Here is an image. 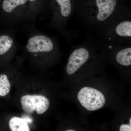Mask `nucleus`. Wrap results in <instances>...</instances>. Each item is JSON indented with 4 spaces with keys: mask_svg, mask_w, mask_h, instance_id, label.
I'll return each instance as SVG.
<instances>
[{
    "mask_svg": "<svg viewBox=\"0 0 131 131\" xmlns=\"http://www.w3.org/2000/svg\"><path fill=\"white\" fill-rule=\"evenodd\" d=\"M112 37L117 40H126L131 39V21L129 19H124L114 26L111 34Z\"/></svg>",
    "mask_w": 131,
    "mask_h": 131,
    "instance_id": "obj_8",
    "label": "nucleus"
},
{
    "mask_svg": "<svg viewBox=\"0 0 131 131\" xmlns=\"http://www.w3.org/2000/svg\"><path fill=\"white\" fill-rule=\"evenodd\" d=\"M38 0H28V1L30 2H34L37 1Z\"/></svg>",
    "mask_w": 131,
    "mask_h": 131,
    "instance_id": "obj_14",
    "label": "nucleus"
},
{
    "mask_svg": "<svg viewBox=\"0 0 131 131\" xmlns=\"http://www.w3.org/2000/svg\"><path fill=\"white\" fill-rule=\"evenodd\" d=\"M116 60L121 65L124 66L131 65V47L125 48L119 51L116 56Z\"/></svg>",
    "mask_w": 131,
    "mask_h": 131,
    "instance_id": "obj_10",
    "label": "nucleus"
},
{
    "mask_svg": "<svg viewBox=\"0 0 131 131\" xmlns=\"http://www.w3.org/2000/svg\"><path fill=\"white\" fill-rule=\"evenodd\" d=\"M11 84L7 76L5 74L0 75V96H5L9 93Z\"/></svg>",
    "mask_w": 131,
    "mask_h": 131,
    "instance_id": "obj_12",
    "label": "nucleus"
},
{
    "mask_svg": "<svg viewBox=\"0 0 131 131\" xmlns=\"http://www.w3.org/2000/svg\"><path fill=\"white\" fill-rule=\"evenodd\" d=\"M130 125H131V118H130Z\"/></svg>",
    "mask_w": 131,
    "mask_h": 131,
    "instance_id": "obj_16",
    "label": "nucleus"
},
{
    "mask_svg": "<svg viewBox=\"0 0 131 131\" xmlns=\"http://www.w3.org/2000/svg\"><path fill=\"white\" fill-rule=\"evenodd\" d=\"M52 25L59 30L63 31L71 16L72 7L70 0H54Z\"/></svg>",
    "mask_w": 131,
    "mask_h": 131,
    "instance_id": "obj_3",
    "label": "nucleus"
},
{
    "mask_svg": "<svg viewBox=\"0 0 131 131\" xmlns=\"http://www.w3.org/2000/svg\"><path fill=\"white\" fill-rule=\"evenodd\" d=\"M21 107L28 114H32L35 111L38 114L45 112L50 106V101L46 96L42 95H24L20 99Z\"/></svg>",
    "mask_w": 131,
    "mask_h": 131,
    "instance_id": "obj_4",
    "label": "nucleus"
},
{
    "mask_svg": "<svg viewBox=\"0 0 131 131\" xmlns=\"http://www.w3.org/2000/svg\"><path fill=\"white\" fill-rule=\"evenodd\" d=\"M78 99L87 110L94 111L102 108L105 103V98L101 92L90 87H86L80 90Z\"/></svg>",
    "mask_w": 131,
    "mask_h": 131,
    "instance_id": "obj_2",
    "label": "nucleus"
},
{
    "mask_svg": "<svg viewBox=\"0 0 131 131\" xmlns=\"http://www.w3.org/2000/svg\"><path fill=\"white\" fill-rule=\"evenodd\" d=\"M55 42L49 36L38 34L29 38L26 48L27 51L32 54L48 53L54 50Z\"/></svg>",
    "mask_w": 131,
    "mask_h": 131,
    "instance_id": "obj_5",
    "label": "nucleus"
},
{
    "mask_svg": "<svg viewBox=\"0 0 131 131\" xmlns=\"http://www.w3.org/2000/svg\"><path fill=\"white\" fill-rule=\"evenodd\" d=\"M117 0H96L95 9L86 12L88 19L96 26H101L115 14Z\"/></svg>",
    "mask_w": 131,
    "mask_h": 131,
    "instance_id": "obj_1",
    "label": "nucleus"
},
{
    "mask_svg": "<svg viewBox=\"0 0 131 131\" xmlns=\"http://www.w3.org/2000/svg\"><path fill=\"white\" fill-rule=\"evenodd\" d=\"M89 51L85 48H80L75 50L70 55L66 67V71L69 75L73 74L88 60Z\"/></svg>",
    "mask_w": 131,
    "mask_h": 131,
    "instance_id": "obj_7",
    "label": "nucleus"
},
{
    "mask_svg": "<svg viewBox=\"0 0 131 131\" xmlns=\"http://www.w3.org/2000/svg\"><path fill=\"white\" fill-rule=\"evenodd\" d=\"M66 131H75V130H67Z\"/></svg>",
    "mask_w": 131,
    "mask_h": 131,
    "instance_id": "obj_15",
    "label": "nucleus"
},
{
    "mask_svg": "<svg viewBox=\"0 0 131 131\" xmlns=\"http://www.w3.org/2000/svg\"><path fill=\"white\" fill-rule=\"evenodd\" d=\"M119 131H131V126L130 125L124 124L121 125L120 127Z\"/></svg>",
    "mask_w": 131,
    "mask_h": 131,
    "instance_id": "obj_13",
    "label": "nucleus"
},
{
    "mask_svg": "<svg viewBox=\"0 0 131 131\" xmlns=\"http://www.w3.org/2000/svg\"><path fill=\"white\" fill-rule=\"evenodd\" d=\"M9 128L12 131H30L28 124L23 119L19 117H13L9 121Z\"/></svg>",
    "mask_w": 131,
    "mask_h": 131,
    "instance_id": "obj_9",
    "label": "nucleus"
},
{
    "mask_svg": "<svg viewBox=\"0 0 131 131\" xmlns=\"http://www.w3.org/2000/svg\"><path fill=\"white\" fill-rule=\"evenodd\" d=\"M14 41L12 37L8 35L0 36V56L9 51L14 45Z\"/></svg>",
    "mask_w": 131,
    "mask_h": 131,
    "instance_id": "obj_11",
    "label": "nucleus"
},
{
    "mask_svg": "<svg viewBox=\"0 0 131 131\" xmlns=\"http://www.w3.org/2000/svg\"><path fill=\"white\" fill-rule=\"evenodd\" d=\"M28 0H3L2 9L6 13L12 18H21L31 15L30 11L23 7L28 2Z\"/></svg>",
    "mask_w": 131,
    "mask_h": 131,
    "instance_id": "obj_6",
    "label": "nucleus"
}]
</instances>
